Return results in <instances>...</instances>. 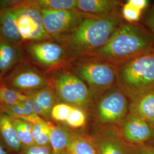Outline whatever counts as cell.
I'll list each match as a JSON object with an SVG mask.
<instances>
[{
    "label": "cell",
    "mask_w": 154,
    "mask_h": 154,
    "mask_svg": "<svg viewBox=\"0 0 154 154\" xmlns=\"http://www.w3.org/2000/svg\"><path fill=\"white\" fill-rule=\"evenodd\" d=\"M49 81L63 103L81 109L88 106L91 93L86 83L74 73L60 70L53 73Z\"/></svg>",
    "instance_id": "cell-5"
},
{
    "label": "cell",
    "mask_w": 154,
    "mask_h": 154,
    "mask_svg": "<svg viewBox=\"0 0 154 154\" xmlns=\"http://www.w3.org/2000/svg\"><path fill=\"white\" fill-rule=\"evenodd\" d=\"M117 71L118 66L112 63L88 58L77 63L74 74L86 83L91 93L99 94L116 84Z\"/></svg>",
    "instance_id": "cell-4"
},
{
    "label": "cell",
    "mask_w": 154,
    "mask_h": 154,
    "mask_svg": "<svg viewBox=\"0 0 154 154\" xmlns=\"http://www.w3.org/2000/svg\"><path fill=\"white\" fill-rule=\"evenodd\" d=\"M22 1L13 8H0V37L18 45L22 43L17 25L18 8Z\"/></svg>",
    "instance_id": "cell-12"
},
{
    "label": "cell",
    "mask_w": 154,
    "mask_h": 154,
    "mask_svg": "<svg viewBox=\"0 0 154 154\" xmlns=\"http://www.w3.org/2000/svg\"><path fill=\"white\" fill-rule=\"evenodd\" d=\"M5 84L10 88L28 95L48 86L49 81L34 67L21 63L6 77Z\"/></svg>",
    "instance_id": "cell-8"
},
{
    "label": "cell",
    "mask_w": 154,
    "mask_h": 154,
    "mask_svg": "<svg viewBox=\"0 0 154 154\" xmlns=\"http://www.w3.org/2000/svg\"><path fill=\"white\" fill-rule=\"evenodd\" d=\"M132 5L143 11L148 6L149 1L147 0H128Z\"/></svg>",
    "instance_id": "cell-31"
},
{
    "label": "cell",
    "mask_w": 154,
    "mask_h": 154,
    "mask_svg": "<svg viewBox=\"0 0 154 154\" xmlns=\"http://www.w3.org/2000/svg\"><path fill=\"white\" fill-rule=\"evenodd\" d=\"M128 109L151 126L154 125V89L131 99Z\"/></svg>",
    "instance_id": "cell-14"
},
{
    "label": "cell",
    "mask_w": 154,
    "mask_h": 154,
    "mask_svg": "<svg viewBox=\"0 0 154 154\" xmlns=\"http://www.w3.org/2000/svg\"><path fill=\"white\" fill-rule=\"evenodd\" d=\"M154 49V34L148 28L136 23H122L102 47L85 58L106 61L118 66Z\"/></svg>",
    "instance_id": "cell-1"
},
{
    "label": "cell",
    "mask_w": 154,
    "mask_h": 154,
    "mask_svg": "<svg viewBox=\"0 0 154 154\" xmlns=\"http://www.w3.org/2000/svg\"><path fill=\"white\" fill-rule=\"evenodd\" d=\"M25 49L31 60L40 66L49 68L60 65L68 54L62 44L48 41L28 42Z\"/></svg>",
    "instance_id": "cell-10"
},
{
    "label": "cell",
    "mask_w": 154,
    "mask_h": 154,
    "mask_svg": "<svg viewBox=\"0 0 154 154\" xmlns=\"http://www.w3.org/2000/svg\"><path fill=\"white\" fill-rule=\"evenodd\" d=\"M152 129H153V135L154 136V125L152 126Z\"/></svg>",
    "instance_id": "cell-33"
},
{
    "label": "cell",
    "mask_w": 154,
    "mask_h": 154,
    "mask_svg": "<svg viewBox=\"0 0 154 154\" xmlns=\"http://www.w3.org/2000/svg\"><path fill=\"white\" fill-rule=\"evenodd\" d=\"M116 85L131 99L154 89V51L118 66Z\"/></svg>",
    "instance_id": "cell-3"
},
{
    "label": "cell",
    "mask_w": 154,
    "mask_h": 154,
    "mask_svg": "<svg viewBox=\"0 0 154 154\" xmlns=\"http://www.w3.org/2000/svg\"><path fill=\"white\" fill-rule=\"evenodd\" d=\"M142 11L132 5L128 1L124 4L122 9L123 18L128 23H134L138 22L142 15Z\"/></svg>",
    "instance_id": "cell-27"
},
{
    "label": "cell",
    "mask_w": 154,
    "mask_h": 154,
    "mask_svg": "<svg viewBox=\"0 0 154 154\" xmlns=\"http://www.w3.org/2000/svg\"><path fill=\"white\" fill-rule=\"evenodd\" d=\"M110 90L100 99L96 111L100 122L106 124L122 121L128 110L126 94L119 88Z\"/></svg>",
    "instance_id": "cell-9"
},
{
    "label": "cell",
    "mask_w": 154,
    "mask_h": 154,
    "mask_svg": "<svg viewBox=\"0 0 154 154\" xmlns=\"http://www.w3.org/2000/svg\"><path fill=\"white\" fill-rule=\"evenodd\" d=\"M72 107L65 103H57L51 111L50 117L55 121L65 122Z\"/></svg>",
    "instance_id": "cell-26"
},
{
    "label": "cell",
    "mask_w": 154,
    "mask_h": 154,
    "mask_svg": "<svg viewBox=\"0 0 154 154\" xmlns=\"http://www.w3.org/2000/svg\"><path fill=\"white\" fill-rule=\"evenodd\" d=\"M94 144L98 154H128L122 144L115 138H99Z\"/></svg>",
    "instance_id": "cell-22"
},
{
    "label": "cell",
    "mask_w": 154,
    "mask_h": 154,
    "mask_svg": "<svg viewBox=\"0 0 154 154\" xmlns=\"http://www.w3.org/2000/svg\"><path fill=\"white\" fill-rule=\"evenodd\" d=\"M32 125V136L34 145L48 146L49 144V124L41 117Z\"/></svg>",
    "instance_id": "cell-21"
},
{
    "label": "cell",
    "mask_w": 154,
    "mask_h": 154,
    "mask_svg": "<svg viewBox=\"0 0 154 154\" xmlns=\"http://www.w3.org/2000/svg\"><path fill=\"white\" fill-rule=\"evenodd\" d=\"M134 154H154V147L148 146H139L135 148Z\"/></svg>",
    "instance_id": "cell-30"
},
{
    "label": "cell",
    "mask_w": 154,
    "mask_h": 154,
    "mask_svg": "<svg viewBox=\"0 0 154 154\" xmlns=\"http://www.w3.org/2000/svg\"><path fill=\"white\" fill-rule=\"evenodd\" d=\"M122 23L117 13L102 16L88 15L72 33L60 40L72 57H85L102 47Z\"/></svg>",
    "instance_id": "cell-2"
},
{
    "label": "cell",
    "mask_w": 154,
    "mask_h": 154,
    "mask_svg": "<svg viewBox=\"0 0 154 154\" xmlns=\"http://www.w3.org/2000/svg\"><path fill=\"white\" fill-rule=\"evenodd\" d=\"M119 1L114 0H78L77 9L85 14L102 16L116 13Z\"/></svg>",
    "instance_id": "cell-16"
},
{
    "label": "cell",
    "mask_w": 154,
    "mask_h": 154,
    "mask_svg": "<svg viewBox=\"0 0 154 154\" xmlns=\"http://www.w3.org/2000/svg\"><path fill=\"white\" fill-rule=\"evenodd\" d=\"M11 119L22 147L34 145L32 136V125L20 119L11 118Z\"/></svg>",
    "instance_id": "cell-24"
},
{
    "label": "cell",
    "mask_w": 154,
    "mask_h": 154,
    "mask_svg": "<svg viewBox=\"0 0 154 154\" xmlns=\"http://www.w3.org/2000/svg\"><path fill=\"white\" fill-rule=\"evenodd\" d=\"M0 134L6 144L13 151H19L22 145L17 134L11 117L0 112Z\"/></svg>",
    "instance_id": "cell-18"
},
{
    "label": "cell",
    "mask_w": 154,
    "mask_h": 154,
    "mask_svg": "<svg viewBox=\"0 0 154 154\" xmlns=\"http://www.w3.org/2000/svg\"><path fill=\"white\" fill-rule=\"evenodd\" d=\"M28 98V95L0 83V107L19 105Z\"/></svg>",
    "instance_id": "cell-23"
},
{
    "label": "cell",
    "mask_w": 154,
    "mask_h": 154,
    "mask_svg": "<svg viewBox=\"0 0 154 154\" xmlns=\"http://www.w3.org/2000/svg\"><path fill=\"white\" fill-rule=\"evenodd\" d=\"M0 154H7L5 150L2 147L1 144H0Z\"/></svg>",
    "instance_id": "cell-32"
},
{
    "label": "cell",
    "mask_w": 154,
    "mask_h": 154,
    "mask_svg": "<svg viewBox=\"0 0 154 154\" xmlns=\"http://www.w3.org/2000/svg\"><path fill=\"white\" fill-rule=\"evenodd\" d=\"M153 51H154V50H153Z\"/></svg>",
    "instance_id": "cell-34"
},
{
    "label": "cell",
    "mask_w": 154,
    "mask_h": 154,
    "mask_svg": "<svg viewBox=\"0 0 154 154\" xmlns=\"http://www.w3.org/2000/svg\"><path fill=\"white\" fill-rule=\"evenodd\" d=\"M78 0H34L30 1L33 5L40 10L75 11ZM78 11V10H77Z\"/></svg>",
    "instance_id": "cell-20"
},
{
    "label": "cell",
    "mask_w": 154,
    "mask_h": 154,
    "mask_svg": "<svg viewBox=\"0 0 154 154\" xmlns=\"http://www.w3.org/2000/svg\"><path fill=\"white\" fill-rule=\"evenodd\" d=\"M28 96L33 103V112L43 119L49 118L58 98L53 88L48 85Z\"/></svg>",
    "instance_id": "cell-13"
},
{
    "label": "cell",
    "mask_w": 154,
    "mask_h": 154,
    "mask_svg": "<svg viewBox=\"0 0 154 154\" xmlns=\"http://www.w3.org/2000/svg\"><path fill=\"white\" fill-rule=\"evenodd\" d=\"M24 154H53L50 146H40L33 145L29 147H24Z\"/></svg>",
    "instance_id": "cell-28"
},
{
    "label": "cell",
    "mask_w": 154,
    "mask_h": 154,
    "mask_svg": "<svg viewBox=\"0 0 154 154\" xmlns=\"http://www.w3.org/2000/svg\"><path fill=\"white\" fill-rule=\"evenodd\" d=\"M49 144L53 154H66L72 134L62 127L49 122Z\"/></svg>",
    "instance_id": "cell-17"
},
{
    "label": "cell",
    "mask_w": 154,
    "mask_h": 154,
    "mask_svg": "<svg viewBox=\"0 0 154 154\" xmlns=\"http://www.w3.org/2000/svg\"><path fill=\"white\" fill-rule=\"evenodd\" d=\"M144 23L146 26L154 35V4L145 17Z\"/></svg>",
    "instance_id": "cell-29"
},
{
    "label": "cell",
    "mask_w": 154,
    "mask_h": 154,
    "mask_svg": "<svg viewBox=\"0 0 154 154\" xmlns=\"http://www.w3.org/2000/svg\"><path fill=\"white\" fill-rule=\"evenodd\" d=\"M66 154H98V152L92 140L72 135Z\"/></svg>",
    "instance_id": "cell-19"
},
{
    "label": "cell",
    "mask_w": 154,
    "mask_h": 154,
    "mask_svg": "<svg viewBox=\"0 0 154 154\" xmlns=\"http://www.w3.org/2000/svg\"><path fill=\"white\" fill-rule=\"evenodd\" d=\"M22 52L18 45L0 37V78L22 61Z\"/></svg>",
    "instance_id": "cell-15"
},
{
    "label": "cell",
    "mask_w": 154,
    "mask_h": 154,
    "mask_svg": "<svg viewBox=\"0 0 154 154\" xmlns=\"http://www.w3.org/2000/svg\"><path fill=\"white\" fill-rule=\"evenodd\" d=\"M122 135L128 142L141 144L149 140L153 135V129L146 121L131 113L122 121Z\"/></svg>",
    "instance_id": "cell-11"
},
{
    "label": "cell",
    "mask_w": 154,
    "mask_h": 154,
    "mask_svg": "<svg viewBox=\"0 0 154 154\" xmlns=\"http://www.w3.org/2000/svg\"><path fill=\"white\" fill-rule=\"evenodd\" d=\"M65 122L73 128H81L84 126L86 122V116L82 109L73 107Z\"/></svg>",
    "instance_id": "cell-25"
},
{
    "label": "cell",
    "mask_w": 154,
    "mask_h": 154,
    "mask_svg": "<svg viewBox=\"0 0 154 154\" xmlns=\"http://www.w3.org/2000/svg\"><path fill=\"white\" fill-rule=\"evenodd\" d=\"M41 13L46 32L50 38L56 39H61L72 33L88 16L77 10H41Z\"/></svg>",
    "instance_id": "cell-7"
},
{
    "label": "cell",
    "mask_w": 154,
    "mask_h": 154,
    "mask_svg": "<svg viewBox=\"0 0 154 154\" xmlns=\"http://www.w3.org/2000/svg\"><path fill=\"white\" fill-rule=\"evenodd\" d=\"M17 25L22 42H39L50 38L45 29L41 10L30 1H22L18 8Z\"/></svg>",
    "instance_id": "cell-6"
}]
</instances>
